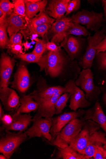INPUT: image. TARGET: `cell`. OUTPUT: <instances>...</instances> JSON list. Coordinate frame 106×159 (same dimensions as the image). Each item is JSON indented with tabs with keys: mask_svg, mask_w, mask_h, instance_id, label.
<instances>
[{
	"mask_svg": "<svg viewBox=\"0 0 106 159\" xmlns=\"http://www.w3.org/2000/svg\"><path fill=\"white\" fill-rule=\"evenodd\" d=\"M70 61L69 56L61 49L56 52L49 51L42 56L37 64L40 71L44 70L47 75L56 78L62 74Z\"/></svg>",
	"mask_w": 106,
	"mask_h": 159,
	"instance_id": "obj_1",
	"label": "cell"
},
{
	"mask_svg": "<svg viewBox=\"0 0 106 159\" xmlns=\"http://www.w3.org/2000/svg\"><path fill=\"white\" fill-rule=\"evenodd\" d=\"M85 121L82 117L72 120L62 129L52 143L60 148L69 146L72 139L81 131Z\"/></svg>",
	"mask_w": 106,
	"mask_h": 159,
	"instance_id": "obj_2",
	"label": "cell"
},
{
	"mask_svg": "<svg viewBox=\"0 0 106 159\" xmlns=\"http://www.w3.org/2000/svg\"><path fill=\"white\" fill-rule=\"evenodd\" d=\"M5 130V134L0 139V152L9 159L28 137L25 132L12 133Z\"/></svg>",
	"mask_w": 106,
	"mask_h": 159,
	"instance_id": "obj_3",
	"label": "cell"
},
{
	"mask_svg": "<svg viewBox=\"0 0 106 159\" xmlns=\"http://www.w3.org/2000/svg\"><path fill=\"white\" fill-rule=\"evenodd\" d=\"M103 16L102 12L98 13L83 9L73 14L71 18L73 23L85 25L87 30L96 32L104 25L105 20Z\"/></svg>",
	"mask_w": 106,
	"mask_h": 159,
	"instance_id": "obj_4",
	"label": "cell"
},
{
	"mask_svg": "<svg viewBox=\"0 0 106 159\" xmlns=\"http://www.w3.org/2000/svg\"><path fill=\"white\" fill-rule=\"evenodd\" d=\"M106 31V28L104 26L101 30L96 32L94 36H91L90 34L88 35L87 39L88 46L80 62L83 69L91 68L97 53V47L105 37Z\"/></svg>",
	"mask_w": 106,
	"mask_h": 159,
	"instance_id": "obj_5",
	"label": "cell"
},
{
	"mask_svg": "<svg viewBox=\"0 0 106 159\" xmlns=\"http://www.w3.org/2000/svg\"><path fill=\"white\" fill-rule=\"evenodd\" d=\"M32 117L30 114H22L17 111L11 116L5 114L1 121L3 125L1 129L23 132L32 122Z\"/></svg>",
	"mask_w": 106,
	"mask_h": 159,
	"instance_id": "obj_6",
	"label": "cell"
},
{
	"mask_svg": "<svg viewBox=\"0 0 106 159\" xmlns=\"http://www.w3.org/2000/svg\"><path fill=\"white\" fill-rule=\"evenodd\" d=\"M100 127L99 124L91 120H85L81 131L72 139L69 146L83 155L90 137L94 132L98 130Z\"/></svg>",
	"mask_w": 106,
	"mask_h": 159,
	"instance_id": "obj_7",
	"label": "cell"
},
{
	"mask_svg": "<svg viewBox=\"0 0 106 159\" xmlns=\"http://www.w3.org/2000/svg\"><path fill=\"white\" fill-rule=\"evenodd\" d=\"M44 118H33V125L25 132L29 139L42 137L47 139L49 142L51 141L52 137L50 131L52 125V119Z\"/></svg>",
	"mask_w": 106,
	"mask_h": 159,
	"instance_id": "obj_8",
	"label": "cell"
},
{
	"mask_svg": "<svg viewBox=\"0 0 106 159\" xmlns=\"http://www.w3.org/2000/svg\"><path fill=\"white\" fill-rule=\"evenodd\" d=\"M65 87L69 94V107L71 110L76 111L79 108L87 107L90 106L91 104L86 99L83 90L75 84L74 80H69Z\"/></svg>",
	"mask_w": 106,
	"mask_h": 159,
	"instance_id": "obj_9",
	"label": "cell"
},
{
	"mask_svg": "<svg viewBox=\"0 0 106 159\" xmlns=\"http://www.w3.org/2000/svg\"><path fill=\"white\" fill-rule=\"evenodd\" d=\"M85 112V110L80 109L76 111L65 112L58 116L52 118V125L50 133L52 139L49 143H52L55 141L57 135L67 124L75 119L81 117Z\"/></svg>",
	"mask_w": 106,
	"mask_h": 159,
	"instance_id": "obj_10",
	"label": "cell"
},
{
	"mask_svg": "<svg viewBox=\"0 0 106 159\" xmlns=\"http://www.w3.org/2000/svg\"><path fill=\"white\" fill-rule=\"evenodd\" d=\"M61 93H67L65 87L49 86L45 80L40 78L37 82L36 89L30 94L37 102L39 101L49 99L55 95Z\"/></svg>",
	"mask_w": 106,
	"mask_h": 159,
	"instance_id": "obj_11",
	"label": "cell"
},
{
	"mask_svg": "<svg viewBox=\"0 0 106 159\" xmlns=\"http://www.w3.org/2000/svg\"><path fill=\"white\" fill-rule=\"evenodd\" d=\"M75 82L85 92L87 100H90L94 98L98 89L94 84L93 74L90 69H83Z\"/></svg>",
	"mask_w": 106,
	"mask_h": 159,
	"instance_id": "obj_12",
	"label": "cell"
},
{
	"mask_svg": "<svg viewBox=\"0 0 106 159\" xmlns=\"http://www.w3.org/2000/svg\"><path fill=\"white\" fill-rule=\"evenodd\" d=\"M85 40V39L81 36L76 37L68 35L60 43V47L64 48L71 61H73L75 59L79 57Z\"/></svg>",
	"mask_w": 106,
	"mask_h": 159,
	"instance_id": "obj_13",
	"label": "cell"
},
{
	"mask_svg": "<svg viewBox=\"0 0 106 159\" xmlns=\"http://www.w3.org/2000/svg\"><path fill=\"white\" fill-rule=\"evenodd\" d=\"M13 80L11 82V88L21 94L28 91L31 85V78L26 66L21 64L19 66Z\"/></svg>",
	"mask_w": 106,
	"mask_h": 159,
	"instance_id": "obj_14",
	"label": "cell"
},
{
	"mask_svg": "<svg viewBox=\"0 0 106 159\" xmlns=\"http://www.w3.org/2000/svg\"><path fill=\"white\" fill-rule=\"evenodd\" d=\"M72 19L65 16L56 20L49 31L51 35V42L57 45L62 42L66 37L65 33L72 22Z\"/></svg>",
	"mask_w": 106,
	"mask_h": 159,
	"instance_id": "obj_15",
	"label": "cell"
},
{
	"mask_svg": "<svg viewBox=\"0 0 106 159\" xmlns=\"http://www.w3.org/2000/svg\"><path fill=\"white\" fill-rule=\"evenodd\" d=\"M63 93H60L55 95L49 99L37 102L38 107L33 118H52L53 115L56 114L55 104L59 98Z\"/></svg>",
	"mask_w": 106,
	"mask_h": 159,
	"instance_id": "obj_16",
	"label": "cell"
},
{
	"mask_svg": "<svg viewBox=\"0 0 106 159\" xmlns=\"http://www.w3.org/2000/svg\"><path fill=\"white\" fill-rule=\"evenodd\" d=\"M0 98L6 111H16L21 105L20 98L17 93L8 87L0 89Z\"/></svg>",
	"mask_w": 106,
	"mask_h": 159,
	"instance_id": "obj_17",
	"label": "cell"
},
{
	"mask_svg": "<svg viewBox=\"0 0 106 159\" xmlns=\"http://www.w3.org/2000/svg\"><path fill=\"white\" fill-rule=\"evenodd\" d=\"M15 61L5 53L2 54L0 69V88L8 87Z\"/></svg>",
	"mask_w": 106,
	"mask_h": 159,
	"instance_id": "obj_18",
	"label": "cell"
},
{
	"mask_svg": "<svg viewBox=\"0 0 106 159\" xmlns=\"http://www.w3.org/2000/svg\"><path fill=\"white\" fill-rule=\"evenodd\" d=\"M84 115V120H91L97 123L106 133V115L99 102H96L93 107L85 111Z\"/></svg>",
	"mask_w": 106,
	"mask_h": 159,
	"instance_id": "obj_19",
	"label": "cell"
},
{
	"mask_svg": "<svg viewBox=\"0 0 106 159\" xmlns=\"http://www.w3.org/2000/svg\"><path fill=\"white\" fill-rule=\"evenodd\" d=\"M106 134L96 131L90 137L83 154L90 159L93 157L96 149L99 147L103 146L106 143Z\"/></svg>",
	"mask_w": 106,
	"mask_h": 159,
	"instance_id": "obj_20",
	"label": "cell"
},
{
	"mask_svg": "<svg viewBox=\"0 0 106 159\" xmlns=\"http://www.w3.org/2000/svg\"><path fill=\"white\" fill-rule=\"evenodd\" d=\"M70 0H52L50 1L45 9L49 16L56 20L65 16L67 7Z\"/></svg>",
	"mask_w": 106,
	"mask_h": 159,
	"instance_id": "obj_21",
	"label": "cell"
},
{
	"mask_svg": "<svg viewBox=\"0 0 106 159\" xmlns=\"http://www.w3.org/2000/svg\"><path fill=\"white\" fill-rule=\"evenodd\" d=\"M25 23L22 16L12 12L8 19L7 31L10 38L19 32L25 30L26 27Z\"/></svg>",
	"mask_w": 106,
	"mask_h": 159,
	"instance_id": "obj_22",
	"label": "cell"
},
{
	"mask_svg": "<svg viewBox=\"0 0 106 159\" xmlns=\"http://www.w3.org/2000/svg\"><path fill=\"white\" fill-rule=\"evenodd\" d=\"M24 2L26 7L25 17L29 20L37 15L38 12L45 9L48 2L45 0H28L24 1Z\"/></svg>",
	"mask_w": 106,
	"mask_h": 159,
	"instance_id": "obj_23",
	"label": "cell"
},
{
	"mask_svg": "<svg viewBox=\"0 0 106 159\" xmlns=\"http://www.w3.org/2000/svg\"><path fill=\"white\" fill-rule=\"evenodd\" d=\"M21 105L16 111L21 113H29L37 110L38 104L30 95H24L20 98Z\"/></svg>",
	"mask_w": 106,
	"mask_h": 159,
	"instance_id": "obj_24",
	"label": "cell"
},
{
	"mask_svg": "<svg viewBox=\"0 0 106 159\" xmlns=\"http://www.w3.org/2000/svg\"><path fill=\"white\" fill-rule=\"evenodd\" d=\"M56 159H89L86 156L79 153L76 150L69 146L64 148H58Z\"/></svg>",
	"mask_w": 106,
	"mask_h": 159,
	"instance_id": "obj_25",
	"label": "cell"
},
{
	"mask_svg": "<svg viewBox=\"0 0 106 159\" xmlns=\"http://www.w3.org/2000/svg\"><path fill=\"white\" fill-rule=\"evenodd\" d=\"M56 20L50 17L44 9L40 11L39 13L37 14L35 17L30 20V25L32 28L38 26L45 24L52 25Z\"/></svg>",
	"mask_w": 106,
	"mask_h": 159,
	"instance_id": "obj_26",
	"label": "cell"
},
{
	"mask_svg": "<svg viewBox=\"0 0 106 159\" xmlns=\"http://www.w3.org/2000/svg\"><path fill=\"white\" fill-rule=\"evenodd\" d=\"M90 34L85 27L79 24L72 22L65 33L66 36L68 35L87 36Z\"/></svg>",
	"mask_w": 106,
	"mask_h": 159,
	"instance_id": "obj_27",
	"label": "cell"
},
{
	"mask_svg": "<svg viewBox=\"0 0 106 159\" xmlns=\"http://www.w3.org/2000/svg\"><path fill=\"white\" fill-rule=\"evenodd\" d=\"M8 18L2 22H0V47L2 49L8 47L9 39L7 33Z\"/></svg>",
	"mask_w": 106,
	"mask_h": 159,
	"instance_id": "obj_28",
	"label": "cell"
},
{
	"mask_svg": "<svg viewBox=\"0 0 106 159\" xmlns=\"http://www.w3.org/2000/svg\"><path fill=\"white\" fill-rule=\"evenodd\" d=\"M42 40L38 39L36 41V45L32 52L38 56L41 57L47 50V45L48 41L47 34L45 35Z\"/></svg>",
	"mask_w": 106,
	"mask_h": 159,
	"instance_id": "obj_29",
	"label": "cell"
},
{
	"mask_svg": "<svg viewBox=\"0 0 106 159\" xmlns=\"http://www.w3.org/2000/svg\"><path fill=\"white\" fill-rule=\"evenodd\" d=\"M69 98V94L68 93H65L60 96L55 104L56 114H60L62 112L63 110L67 106Z\"/></svg>",
	"mask_w": 106,
	"mask_h": 159,
	"instance_id": "obj_30",
	"label": "cell"
},
{
	"mask_svg": "<svg viewBox=\"0 0 106 159\" xmlns=\"http://www.w3.org/2000/svg\"><path fill=\"white\" fill-rule=\"evenodd\" d=\"M14 57L17 58L29 63H37L41 57L37 56L32 52L28 53L19 54Z\"/></svg>",
	"mask_w": 106,
	"mask_h": 159,
	"instance_id": "obj_31",
	"label": "cell"
},
{
	"mask_svg": "<svg viewBox=\"0 0 106 159\" xmlns=\"http://www.w3.org/2000/svg\"><path fill=\"white\" fill-rule=\"evenodd\" d=\"M52 25L50 24H45L39 25L33 28H31L35 34L39 36L43 37L49 32Z\"/></svg>",
	"mask_w": 106,
	"mask_h": 159,
	"instance_id": "obj_32",
	"label": "cell"
},
{
	"mask_svg": "<svg viewBox=\"0 0 106 159\" xmlns=\"http://www.w3.org/2000/svg\"><path fill=\"white\" fill-rule=\"evenodd\" d=\"M14 5V12L18 16L25 17L26 7L24 1L17 0L15 2Z\"/></svg>",
	"mask_w": 106,
	"mask_h": 159,
	"instance_id": "obj_33",
	"label": "cell"
},
{
	"mask_svg": "<svg viewBox=\"0 0 106 159\" xmlns=\"http://www.w3.org/2000/svg\"><path fill=\"white\" fill-rule=\"evenodd\" d=\"M14 5L8 0H1L0 1V9L7 16H10L12 13V10L14 8Z\"/></svg>",
	"mask_w": 106,
	"mask_h": 159,
	"instance_id": "obj_34",
	"label": "cell"
},
{
	"mask_svg": "<svg viewBox=\"0 0 106 159\" xmlns=\"http://www.w3.org/2000/svg\"><path fill=\"white\" fill-rule=\"evenodd\" d=\"M81 2L80 0H70L67 6L65 16H67L71 12L79 9L81 7Z\"/></svg>",
	"mask_w": 106,
	"mask_h": 159,
	"instance_id": "obj_35",
	"label": "cell"
},
{
	"mask_svg": "<svg viewBox=\"0 0 106 159\" xmlns=\"http://www.w3.org/2000/svg\"><path fill=\"white\" fill-rule=\"evenodd\" d=\"M96 55L100 68L106 70V50L97 53Z\"/></svg>",
	"mask_w": 106,
	"mask_h": 159,
	"instance_id": "obj_36",
	"label": "cell"
},
{
	"mask_svg": "<svg viewBox=\"0 0 106 159\" xmlns=\"http://www.w3.org/2000/svg\"><path fill=\"white\" fill-rule=\"evenodd\" d=\"M23 35L20 33H17L10 37L9 45L22 44Z\"/></svg>",
	"mask_w": 106,
	"mask_h": 159,
	"instance_id": "obj_37",
	"label": "cell"
},
{
	"mask_svg": "<svg viewBox=\"0 0 106 159\" xmlns=\"http://www.w3.org/2000/svg\"><path fill=\"white\" fill-rule=\"evenodd\" d=\"M22 45L21 44L9 45L8 48L11 52L16 55L20 53L24 54L25 53L23 52Z\"/></svg>",
	"mask_w": 106,
	"mask_h": 159,
	"instance_id": "obj_38",
	"label": "cell"
},
{
	"mask_svg": "<svg viewBox=\"0 0 106 159\" xmlns=\"http://www.w3.org/2000/svg\"><path fill=\"white\" fill-rule=\"evenodd\" d=\"M61 47L58 46L55 43L48 41L47 43V50L52 52H56L61 50Z\"/></svg>",
	"mask_w": 106,
	"mask_h": 159,
	"instance_id": "obj_39",
	"label": "cell"
},
{
	"mask_svg": "<svg viewBox=\"0 0 106 159\" xmlns=\"http://www.w3.org/2000/svg\"><path fill=\"white\" fill-rule=\"evenodd\" d=\"M103 146L99 147L96 149L93 157L94 159H104L103 155Z\"/></svg>",
	"mask_w": 106,
	"mask_h": 159,
	"instance_id": "obj_40",
	"label": "cell"
},
{
	"mask_svg": "<svg viewBox=\"0 0 106 159\" xmlns=\"http://www.w3.org/2000/svg\"><path fill=\"white\" fill-rule=\"evenodd\" d=\"M97 54L100 52H103L106 50V35L103 40L97 47Z\"/></svg>",
	"mask_w": 106,
	"mask_h": 159,
	"instance_id": "obj_41",
	"label": "cell"
},
{
	"mask_svg": "<svg viewBox=\"0 0 106 159\" xmlns=\"http://www.w3.org/2000/svg\"><path fill=\"white\" fill-rule=\"evenodd\" d=\"M23 45L25 48V51L27 50L28 51L31 46V44L27 41H26L25 42H24Z\"/></svg>",
	"mask_w": 106,
	"mask_h": 159,
	"instance_id": "obj_42",
	"label": "cell"
},
{
	"mask_svg": "<svg viewBox=\"0 0 106 159\" xmlns=\"http://www.w3.org/2000/svg\"><path fill=\"white\" fill-rule=\"evenodd\" d=\"M5 114L4 111L2 108V105L1 104H0V121H1Z\"/></svg>",
	"mask_w": 106,
	"mask_h": 159,
	"instance_id": "obj_43",
	"label": "cell"
},
{
	"mask_svg": "<svg viewBox=\"0 0 106 159\" xmlns=\"http://www.w3.org/2000/svg\"><path fill=\"white\" fill-rule=\"evenodd\" d=\"M102 1L103 6L104 7L105 20L106 22V0H103V1Z\"/></svg>",
	"mask_w": 106,
	"mask_h": 159,
	"instance_id": "obj_44",
	"label": "cell"
},
{
	"mask_svg": "<svg viewBox=\"0 0 106 159\" xmlns=\"http://www.w3.org/2000/svg\"><path fill=\"white\" fill-rule=\"evenodd\" d=\"M99 1H90V0H89V1H87V2L88 3L90 4L91 5H94V4L96 3H97L98 2H99Z\"/></svg>",
	"mask_w": 106,
	"mask_h": 159,
	"instance_id": "obj_45",
	"label": "cell"
},
{
	"mask_svg": "<svg viewBox=\"0 0 106 159\" xmlns=\"http://www.w3.org/2000/svg\"><path fill=\"white\" fill-rule=\"evenodd\" d=\"M103 153L104 159H106V150L104 147L103 150Z\"/></svg>",
	"mask_w": 106,
	"mask_h": 159,
	"instance_id": "obj_46",
	"label": "cell"
},
{
	"mask_svg": "<svg viewBox=\"0 0 106 159\" xmlns=\"http://www.w3.org/2000/svg\"><path fill=\"white\" fill-rule=\"evenodd\" d=\"M0 159H7V158L4 155H0Z\"/></svg>",
	"mask_w": 106,
	"mask_h": 159,
	"instance_id": "obj_47",
	"label": "cell"
},
{
	"mask_svg": "<svg viewBox=\"0 0 106 159\" xmlns=\"http://www.w3.org/2000/svg\"><path fill=\"white\" fill-rule=\"evenodd\" d=\"M4 14V13L3 11L1 9H0V17L2 16Z\"/></svg>",
	"mask_w": 106,
	"mask_h": 159,
	"instance_id": "obj_48",
	"label": "cell"
},
{
	"mask_svg": "<svg viewBox=\"0 0 106 159\" xmlns=\"http://www.w3.org/2000/svg\"><path fill=\"white\" fill-rule=\"evenodd\" d=\"M104 102L106 105V93L105 94L104 96Z\"/></svg>",
	"mask_w": 106,
	"mask_h": 159,
	"instance_id": "obj_49",
	"label": "cell"
},
{
	"mask_svg": "<svg viewBox=\"0 0 106 159\" xmlns=\"http://www.w3.org/2000/svg\"><path fill=\"white\" fill-rule=\"evenodd\" d=\"M103 147L106 150V143L104 144Z\"/></svg>",
	"mask_w": 106,
	"mask_h": 159,
	"instance_id": "obj_50",
	"label": "cell"
}]
</instances>
